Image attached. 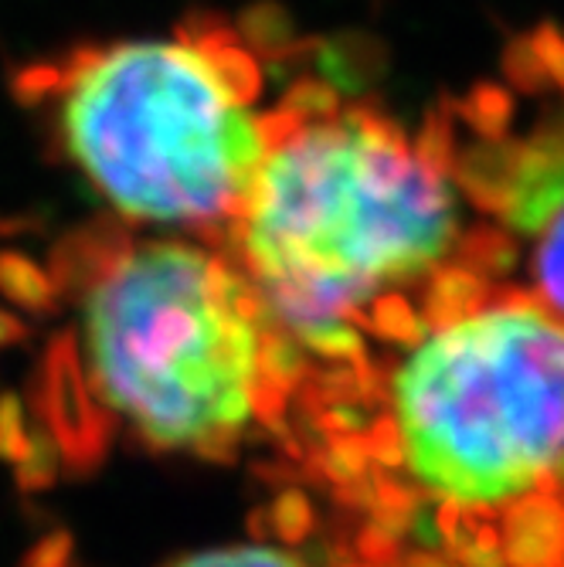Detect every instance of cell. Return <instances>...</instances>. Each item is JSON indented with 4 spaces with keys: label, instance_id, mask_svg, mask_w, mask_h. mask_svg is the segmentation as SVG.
<instances>
[{
    "label": "cell",
    "instance_id": "cell-1",
    "mask_svg": "<svg viewBox=\"0 0 564 567\" xmlns=\"http://www.w3.org/2000/svg\"><path fill=\"white\" fill-rule=\"evenodd\" d=\"M222 245L289 347L343 357L361 333L412 330L455 282L514 255L459 187L432 126L412 133L375 102L299 79Z\"/></svg>",
    "mask_w": 564,
    "mask_h": 567
},
{
    "label": "cell",
    "instance_id": "cell-2",
    "mask_svg": "<svg viewBox=\"0 0 564 567\" xmlns=\"http://www.w3.org/2000/svg\"><path fill=\"white\" fill-rule=\"evenodd\" d=\"M89 398L150 452L228 455L289 384L296 350L222 241L95 225L51 262Z\"/></svg>",
    "mask_w": 564,
    "mask_h": 567
},
{
    "label": "cell",
    "instance_id": "cell-3",
    "mask_svg": "<svg viewBox=\"0 0 564 567\" xmlns=\"http://www.w3.org/2000/svg\"><path fill=\"white\" fill-rule=\"evenodd\" d=\"M59 157L120 225L222 241L269 140L266 69L222 18L75 44L14 75Z\"/></svg>",
    "mask_w": 564,
    "mask_h": 567
},
{
    "label": "cell",
    "instance_id": "cell-4",
    "mask_svg": "<svg viewBox=\"0 0 564 567\" xmlns=\"http://www.w3.org/2000/svg\"><path fill=\"white\" fill-rule=\"evenodd\" d=\"M388 378L408 473L449 506L531 493L564 455V317L466 279L439 292Z\"/></svg>",
    "mask_w": 564,
    "mask_h": 567
},
{
    "label": "cell",
    "instance_id": "cell-5",
    "mask_svg": "<svg viewBox=\"0 0 564 567\" xmlns=\"http://www.w3.org/2000/svg\"><path fill=\"white\" fill-rule=\"evenodd\" d=\"M531 238H534L531 262H534V286H537L534 296L564 317V204L537 225Z\"/></svg>",
    "mask_w": 564,
    "mask_h": 567
},
{
    "label": "cell",
    "instance_id": "cell-6",
    "mask_svg": "<svg viewBox=\"0 0 564 567\" xmlns=\"http://www.w3.org/2000/svg\"><path fill=\"white\" fill-rule=\"evenodd\" d=\"M171 567H299V564L289 554L266 544H228V547H212L181 557Z\"/></svg>",
    "mask_w": 564,
    "mask_h": 567
}]
</instances>
